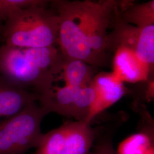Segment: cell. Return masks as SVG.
I'll use <instances>...</instances> for the list:
<instances>
[{"mask_svg":"<svg viewBox=\"0 0 154 154\" xmlns=\"http://www.w3.org/2000/svg\"><path fill=\"white\" fill-rule=\"evenodd\" d=\"M115 27L112 32L107 34L106 50H116L124 47L135 51L139 35L140 28L130 24L114 22Z\"/></svg>","mask_w":154,"mask_h":154,"instance_id":"obj_14","label":"cell"},{"mask_svg":"<svg viewBox=\"0 0 154 154\" xmlns=\"http://www.w3.org/2000/svg\"><path fill=\"white\" fill-rule=\"evenodd\" d=\"M48 1L16 11L6 21L1 35L4 44L17 48H39L55 45L59 19Z\"/></svg>","mask_w":154,"mask_h":154,"instance_id":"obj_1","label":"cell"},{"mask_svg":"<svg viewBox=\"0 0 154 154\" xmlns=\"http://www.w3.org/2000/svg\"><path fill=\"white\" fill-rule=\"evenodd\" d=\"M59 19L57 44L66 59H77L89 65L104 66L106 62L90 49L86 35L89 1H52Z\"/></svg>","mask_w":154,"mask_h":154,"instance_id":"obj_2","label":"cell"},{"mask_svg":"<svg viewBox=\"0 0 154 154\" xmlns=\"http://www.w3.org/2000/svg\"><path fill=\"white\" fill-rule=\"evenodd\" d=\"M0 76L39 96L49 91L55 79L54 76L34 66L22 48L5 44L0 46Z\"/></svg>","mask_w":154,"mask_h":154,"instance_id":"obj_4","label":"cell"},{"mask_svg":"<svg viewBox=\"0 0 154 154\" xmlns=\"http://www.w3.org/2000/svg\"><path fill=\"white\" fill-rule=\"evenodd\" d=\"M152 70L134 50L121 47L115 50L112 73L122 82L146 81Z\"/></svg>","mask_w":154,"mask_h":154,"instance_id":"obj_9","label":"cell"},{"mask_svg":"<svg viewBox=\"0 0 154 154\" xmlns=\"http://www.w3.org/2000/svg\"><path fill=\"white\" fill-rule=\"evenodd\" d=\"M154 147V131L151 127L134 133L119 144L116 154H146Z\"/></svg>","mask_w":154,"mask_h":154,"instance_id":"obj_15","label":"cell"},{"mask_svg":"<svg viewBox=\"0 0 154 154\" xmlns=\"http://www.w3.org/2000/svg\"><path fill=\"white\" fill-rule=\"evenodd\" d=\"M91 123L69 122L44 134L33 154H88L97 137Z\"/></svg>","mask_w":154,"mask_h":154,"instance_id":"obj_5","label":"cell"},{"mask_svg":"<svg viewBox=\"0 0 154 154\" xmlns=\"http://www.w3.org/2000/svg\"><path fill=\"white\" fill-rule=\"evenodd\" d=\"M49 113L34 102L0 123V154H26L36 149L44 134L41 123Z\"/></svg>","mask_w":154,"mask_h":154,"instance_id":"obj_3","label":"cell"},{"mask_svg":"<svg viewBox=\"0 0 154 154\" xmlns=\"http://www.w3.org/2000/svg\"><path fill=\"white\" fill-rule=\"evenodd\" d=\"M125 7L124 9L121 6V10H119L117 4L115 22L134 24L138 28L154 25L153 0L139 5H128Z\"/></svg>","mask_w":154,"mask_h":154,"instance_id":"obj_13","label":"cell"},{"mask_svg":"<svg viewBox=\"0 0 154 154\" xmlns=\"http://www.w3.org/2000/svg\"><path fill=\"white\" fill-rule=\"evenodd\" d=\"M39 105L49 114L55 112L85 121L88 116L91 99L85 90L65 85L53 87L48 93L40 95Z\"/></svg>","mask_w":154,"mask_h":154,"instance_id":"obj_6","label":"cell"},{"mask_svg":"<svg viewBox=\"0 0 154 154\" xmlns=\"http://www.w3.org/2000/svg\"><path fill=\"white\" fill-rule=\"evenodd\" d=\"M39 95L22 89L0 76V123L15 116L28 105L38 102Z\"/></svg>","mask_w":154,"mask_h":154,"instance_id":"obj_10","label":"cell"},{"mask_svg":"<svg viewBox=\"0 0 154 154\" xmlns=\"http://www.w3.org/2000/svg\"><path fill=\"white\" fill-rule=\"evenodd\" d=\"M118 2L115 1H89L86 23L88 44L94 53L107 63V29L115 21Z\"/></svg>","mask_w":154,"mask_h":154,"instance_id":"obj_7","label":"cell"},{"mask_svg":"<svg viewBox=\"0 0 154 154\" xmlns=\"http://www.w3.org/2000/svg\"><path fill=\"white\" fill-rule=\"evenodd\" d=\"M88 154H116L110 139H101Z\"/></svg>","mask_w":154,"mask_h":154,"instance_id":"obj_18","label":"cell"},{"mask_svg":"<svg viewBox=\"0 0 154 154\" xmlns=\"http://www.w3.org/2000/svg\"><path fill=\"white\" fill-rule=\"evenodd\" d=\"M95 72V67L84 61L66 59L62 72L66 86L78 88L91 85Z\"/></svg>","mask_w":154,"mask_h":154,"instance_id":"obj_12","label":"cell"},{"mask_svg":"<svg viewBox=\"0 0 154 154\" xmlns=\"http://www.w3.org/2000/svg\"><path fill=\"white\" fill-rule=\"evenodd\" d=\"M135 51L140 59L153 70L154 63V25L140 28Z\"/></svg>","mask_w":154,"mask_h":154,"instance_id":"obj_16","label":"cell"},{"mask_svg":"<svg viewBox=\"0 0 154 154\" xmlns=\"http://www.w3.org/2000/svg\"><path fill=\"white\" fill-rule=\"evenodd\" d=\"M146 154H154V147L150 149Z\"/></svg>","mask_w":154,"mask_h":154,"instance_id":"obj_19","label":"cell"},{"mask_svg":"<svg viewBox=\"0 0 154 154\" xmlns=\"http://www.w3.org/2000/svg\"><path fill=\"white\" fill-rule=\"evenodd\" d=\"M91 86L95 99L86 122L91 123L94 118L114 105L126 93L124 83L111 72H100L94 77Z\"/></svg>","mask_w":154,"mask_h":154,"instance_id":"obj_8","label":"cell"},{"mask_svg":"<svg viewBox=\"0 0 154 154\" xmlns=\"http://www.w3.org/2000/svg\"><path fill=\"white\" fill-rule=\"evenodd\" d=\"M22 49L26 57L40 70L55 77L62 71L66 58L55 45Z\"/></svg>","mask_w":154,"mask_h":154,"instance_id":"obj_11","label":"cell"},{"mask_svg":"<svg viewBox=\"0 0 154 154\" xmlns=\"http://www.w3.org/2000/svg\"><path fill=\"white\" fill-rule=\"evenodd\" d=\"M44 0H0V39L3 28L6 21L16 11L44 3Z\"/></svg>","mask_w":154,"mask_h":154,"instance_id":"obj_17","label":"cell"}]
</instances>
